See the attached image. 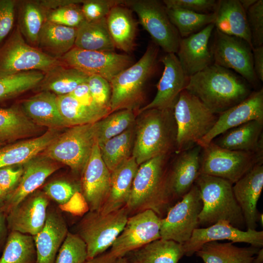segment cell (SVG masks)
Instances as JSON below:
<instances>
[{
    "mask_svg": "<svg viewBox=\"0 0 263 263\" xmlns=\"http://www.w3.org/2000/svg\"><path fill=\"white\" fill-rule=\"evenodd\" d=\"M219 115L245 99L249 84L233 71L214 63L190 76L185 89Z\"/></svg>",
    "mask_w": 263,
    "mask_h": 263,
    "instance_id": "obj_1",
    "label": "cell"
},
{
    "mask_svg": "<svg viewBox=\"0 0 263 263\" xmlns=\"http://www.w3.org/2000/svg\"><path fill=\"white\" fill-rule=\"evenodd\" d=\"M169 154L153 157L139 166L125 207L129 215L151 210L164 218L174 202L168 186Z\"/></svg>",
    "mask_w": 263,
    "mask_h": 263,
    "instance_id": "obj_2",
    "label": "cell"
},
{
    "mask_svg": "<svg viewBox=\"0 0 263 263\" xmlns=\"http://www.w3.org/2000/svg\"><path fill=\"white\" fill-rule=\"evenodd\" d=\"M138 115L132 156L139 166L176 148L177 130L173 109H150Z\"/></svg>",
    "mask_w": 263,
    "mask_h": 263,
    "instance_id": "obj_3",
    "label": "cell"
},
{
    "mask_svg": "<svg viewBox=\"0 0 263 263\" xmlns=\"http://www.w3.org/2000/svg\"><path fill=\"white\" fill-rule=\"evenodd\" d=\"M195 184L203 202L199 215L200 226L206 227L221 220L244 230L245 226L242 210L233 193V184L225 179L200 173Z\"/></svg>",
    "mask_w": 263,
    "mask_h": 263,
    "instance_id": "obj_4",
    "label": "cell"
},
{
    "mask_svg": "<svg viewBox=\"0 0 263 263\" xmlns=\"http://www.w3.org/2000/svg\"><path fill=\"white\" fill-rule=\"evenodd\" d=\"M158 46L149 44L142 57L116 75L110 82L112 90L111 113L123 109H139L144 88L155 69Z\"/></svg>",
    "mask_w": 263,
    "mask_h": 263,
    "instance_id": "obj_5",
    "label": "cell"
},
{
    "mask_svg": "<svg viewBox=\"0 0 263 263\" xmlns=\"http://www.w3.org/2000/svg\"><path fill=\"white\" fill-rule=\"evenodd\" d=\"M178 152L197 144L212 128L218 117L197 97L183 90L173 108Z\"/></svg>",
    "mask_w": 263,
    "mask_h": 263,
    "instance_id": "obj_6",
    "label": "cell"
},
{
    "mask_svg": "<svg viewBox=\"0 0 263 263\" xmlns=\"http://www.w3.org/2000/svg\"><path fill=\"white\" fill-rule=\"evenodd\" d=\"M96 123L68 128L44 150V155L81 175L96 142Z\"/></svg>",
    "mask_w": 263,
    "mask_h": 263,
    "instance_id": "obj_7",
    "label": "cell"
},
{
    "mask_svg": "<svg viewBox=\"0 0 263 263\" xmlns=\"http://www.w3.org/2000/svg\"><path fill=\"white\" fill-rule=\"evenodd\" d=\"M61 61L28 43L17 26L0 47V77L39 71L44 73Z\"/></svg>",
    "mask_w": 263,
    "mask_h": 263,
    "instance_id": "obj_8",
    "label": "cell"
},
{
    "mask_svg": "<svg viewBox=\"0 0 263 263\" xmlns=\"http://www.w3.org/2000/svg\"><path fill=\"white\" fill-rule=\"evenodd\" d=\"M129 217L125 207L106 214L96 211H89L85 214L78 225L77 234L86 244L87 260L111 247Z\"/></svg>",
    "mask_w": 263,
    "mask_h": 263,
    "instance_id": "obj_9",
    "label": "cell"
},
{
    "mask_svg": "<svg viewBox=\"0 0 263 263\" xmlns=\"http://www.w3.org/2000/svg\"><path fill=\"white\" fill-rule=\"evenodd\" d=\"M260 163L263 154L227 150L211 141L202 148L200 173L225 179L233 185Z\"/></svg>",
    "mask_w": 263,
    "mask_h": 263,
    "instance_id": "obj_10",
    "label": "cell"
},
{
    "mask_svg": "<svg viewBox=\"0 0 263 263\" xmlns=\"http://www.w3.org/2000/svg\"><path fill=\"white\" fill-rule=\"evenodd\" d=\"M123 5L135 12L139 22L154 44L167 53L176 54L180 37L172 24L163 3L157 0H124Z\"/></svg>",
    "mask_w": 263,
    "mask_h": 263,
    "instance_id": "obj_11",
    "label": "cell"
},
{
    "mask_svg": "<svg viewBox=\"0 0 263 263\" xmlns=\"http://www.w3.org/2000/svg\"><path fill=\"white\" fill-rule=\"evenodd\" d=\"M203 207L200 191L194 184L189 191L168 209L161 219V239L183 244L200 227L199 215Z\"/></svg>",
    "mask_w": 263,
    "mask_h": 263,
    "instance_id": "obj_12",
    "label": "cell"
},
{
    "mask_svg": "<svg viewBox=\"0 0 263 263\" xmlns=\"http://www.w3.org/2000/svg\"><path fill=\"white\" fill-rule=\"evenodd\" d=\"M210 50L213 63L238 74L249 84L255 86L257 79L254 71L252 48L240 38L225 34L215 29Z\"/></svg>",
    "mask_w": 263,
    "mask_h": 263,
    "instance_id": "obj_13",
    "label": "cell"
},
{
    "mask_svg": "<svg viewBox=\"0 0 263 263\" xmlns=\"http://www.w3.org/2000/svg\"><path fill=\"white\" fill-rule=\"evenodd\" d=\"M59 59L66 66L89 75H97L109 82L134 63L131 56L115 52L86 50L74 47Z\"/></svg>",
    "mask_w": 263,
    "mask_h": 263,
    "instance_id": "obj_14",
    "label": "cell"
},
{
    "mask_svg": "<svg viewBox=\"0 0 263 263\" xmlns=\"http://www.w3.org/2000/svg\"><path fill=\"white\" fill-rule=\"evenodd\" d=\"M161 218L151 210L129 216L110 250L117 258L161 239Z\"/></svg>",
    "mask_w": 263,
    "mask_h": 263,
    "instance_id": "obj_15",
    "label": "cell"
},
{
    "mask_svg": "<svg viewBox=\"0 0 263 263\" xmlns=\"http://www.w3.org/2000/svg\"><path fill=\"white\" fill-rule=\"evenodd\" d=\"M225 240L261 248L263 246V231L242 230L226 221L221 220L209 226L195 229L190 239L183 244L185 255L192 256L207 243Z\"/></svg>",
    "mask_w": 263,
    "mask_h": 263,
    "instance_id": "obj_16",
    "label": "cell"
},
{
    "mask_svg": "<svg viewBox=\"0 0 263 263\" xmlns=\"http://www.w3.org/2000/svg\"><path fill=\"white\" fill-rule=\"evenodd\" d=\"M160 61L164 67L157 85L156 94L150 103L139 109L138 114L150 109H173L180 94L188 84L189 77L184 72L175 54L167 53Z\"/></svg>",
    "mask_w": 263,
    "mask_h": 263,
    "instance_id": "obj_17",
    "label": "cell"
},
{
    "mask_svg": "<svg viewBox=\"0 0 263 263\" xmlns=\"http://www.w3.org/2000/svg\"><path fill=\"white\" fill-rule=\"evenodd\" d=\"M252 120L263 122V89L251 93L244 100L218 115L210 131L197 143L202 148L226 131Z\"/></svg>",
    "mask_w": 263,
    "mask_h": 263,
    "instance_id": "obj_18",
    "label": "cell"
},
{
    "mask_svg": "<svg viewBox=\"0 0 263 263\" xmlns=\"http://www.w3.org/2000/svg\"><path fill=\"white\" fill-rule=\"evenodd\" d=\"M49 198L43 191L36 190L21 201L7 214L9 231L34 236L43 228Z\"/></svg>",
    "mask_w": 263,
    "mask_h": 263,
    "instance_id": "obj_19",
    "label": "cell"
},
{
    "mask_svg": "<svg viewBox=\"0 0 263 263\" xmlns=\"http://www.w3.org/2000/svg\"><path fill=\"white\" fill-rule=\"evenodd\" d=\"M81 176V193L89 211H99L109 192L111 171L102 158L97 141Z\"/></svg>",
    "mask_w": 263,
    "mask_h": 263,
    "instance_id": "obj_20",
    "label": "cell"
},
{
    "mask_svg": "<svg viewBox=\"0 0 263 263\" xmlns=\"http://www.w3.org/2000/svg\"><path fill=\"white\" fill-rule=\"evenodd\" d=\"M23 166V172L19 183L3 202V208L6 215L26 197L37 190L46 179L60 168L57 162L45 155L37 156Z\"/></svg>",
    "mask_w": 263,
    "mask_h": 263,
    "instance_id": "obj_21",
    "label": "cell"
},
{
    "mask_svg": "<svg viewBox=\"0 0 263 263\" xmlns=\"http://www.w3.org/2000/svg\"><path fill=\"white\" fill-rule=\"evenodd\" d=\"M214 28L211 23L196 33L181 38L176 56L188 77L213 63L208 44Z\"/></svg>",
    "mask_w": 263,
    "mask_h": 263,
    "instance_id": "obj_22",
    "label": "cell"
},
{
    "mask_svg": "<svg viewBox=\"0 0 263 263\" xmlns=\"http://www.w3.org/2000/svg\"><path fill=\"white\" fill-rule=\"evenodd\" d=\"M263 188V163L256 165L233 185L235 198L243 212L247 229H256L261 213L257 203Z\"/></svg>",
    "mask_w": 263,
    "mask_h": 263,
    "instance_id": "obj_23",
    "label": "cell"
},
{
    "mask_svg": "<svg viewBox=\"0 0 263 263\" xmlns=\"http://www.w3.org/2000/svg\"><path fill=\"white\" fill-rule=\"evenodd\" d=\"M201 150L196 144L178 152L168 169V186L174 202L180 200L189 191L200 174Z\"/></svg>",
    "mask_w": 263,
    "mask_h": 263,
    "instance_id": "obj_24",
    "label": "cell"
},
{
    "mask_svg": "<svg viewBox=\"0 0 263 263\" xmlns=\"http://www.w3.org/2000/svg\"><path fill=\"white\" fill-rule=\"evenodd\" d=\"M68 232L65 221L59 212L48 209L43 228L33 236L37 253L36 263H55Z\"/></svg>",
    "mask_w": 263,
    "mask_h": 263,
    "instance_id": "obj_25",
    "label": "cell"
},
{
    "mask_svg": "<svg viewBox=\"0 0 263 263\" xmlns=\"http://www.w3.org/2000/svg\"><path fill=\"white\" fill-rule=\"evenodd\" d=\"M138 167L134 158L131 156L111 172L109 192L99 212L106 214L126 206Z\"/></svg>",
    "mask_w": 263,
    "mask_h": 263,
    "instance_id": "obj_26",
    "label": "cell"
},
{
    "mask_svg": "<svg viewBox=\"0 0 263 263\" xmlns=\"http://www.w3.org/2000/svg\"><path fill=\"white\" fill-rule=\"evenodd\" d=\"M59 131L49 129L40 135L0 147V168L24 164L44 151L59 135Z\"/></svg>",
    "mask_w": 263,
    "mask_h": 263,
    "instance_id": "obj_27",
    "label": "cell"
},
{
    "mask_svg": "<svg viewBox=\"0 0 263 263\" xmlns=\"http://www.w3.org/2000/svg\"><path fill=\"white\" fill-rule=\"evenodd\" d=\"M263 122L252 120L226 131L212 141L227 150L263 154Z\"/></svg>",
    "mask_w": 263,
    "mask_h": 263,
    "instance_id": "obj_28",
    "label": "cell"
},
{
    "mask_svg": "<svg viewBox=\"0 0 263 263\" xmlns=\"http://www.w3.org/2000/svg\"><path fill=\"white\" fill-rule=\"evenodd\" d=\"M22 110L35 124L48 129L60 130L66 128L57 104V95L42 91L24 100Z\"/></svg>",
    "mask_w": 263,
    "mask_h": 263,
    "instance_id": "obj_29",
    "label": "cell"
},
{
    "mask_svg": "<svg viewBox=\"0 0 263 263\" xmlns=\"http://www.w3.org/2000/svg\"><path fill=\"white\" fill-rule=\"evenodd\" d=\"M213 24L221 32L240 38L252 48L246 12L239 0H219L214 12Z\"/></svg>",
    "mask_w": 263,
    "mask_h": 263,
    "instance_id": "obj_30",
    "label": "cell"
},
{
    "mask_svg": "<svg viewBox=\"0 0 263 263\" xmlns=\"http://www.w3.org/2000/svg\"><path fill=\"white\" fill-rule=\"evenodd\" d=\"M132 11L123 4L113 7L106 17L108 29L115 48L127 53L135 46L136 23Z\"/></svg>",
    "mask_w": 263,
    "mask_h": 263,
    "instance_id": "obj_31",
    "label": "cell"
},
{
    "mask_svg": "<svg viewBox=\"0 0 263 263\" xmlns=\"http://www.w3.org/2000/svg\"><path fill=\"white\" fill-rule=\"evenodd\" d=\"M42 128L31 120L18 106L0 107V140L6 144L37 136Z\"/></svg>",
    "mask_w": 263,
    "mask_h": 263,
    "instance_id": "obj_32",
    "label": "cell"
},
{
    "mask_svg": "<svg viewBox=\"0 0 263 263\" xmlns=\"http://www.w3.org/2000/svg\"><path fill=\"white\" fill-rule=\"evenodd\" d=\"M260 248L252 245L238 247L231 242L213 241L204 244L195 253L204 263H255Z\"/></svg>",
    "mask_w": 263,
    "mask_h": 263,
    "instance_id": "obj_33",
    "label": "cell"
},
{
    "mask_svg": "<svg viewBox=\"0 0 263 263\" xmlns=\"http://www.w3.org/2000/svg\"><path fill=\"white\" fill-rule=\"evenodd\" d=\"M184 255L182 244L159 239L129 252L125 256L128 263H178Z\"/></svg>",
    "mask_w": 263,
    "mask_h": 263,
    "instance_id": "obj_34",
    "label": "cell"
},
{
    "mask_svg": "<svg viewBox=\"0 0 263 263\" xmlns=\"http://www.w3.org/2000/svg\"><path fill=\"white\" fill-rule=\"evenodd\" d=\"M76 28L46 21L40 32L37 45L44 52L59 59L75 46Z\"/></svg>",
    "mask_w": 263,
    "mask_h": 263,
    "instance_id": "obj_35",
    "label": "cell"
},
{
    "mask_svg": "<svg viewBox=\"0 0 263 263\" xmlns=\"http://www.w3.org/2000/svg\"><path fill=\"white\" fill-rule=\"evenodd\" d=\"M89 75L62 64L45 73L38 86L41 91H49L57 95L68 94L79 85L87 82Z\"/></svg>",
    "mask_w": 263,
    "mask_h": 263,
    "instance_id": "obj_36",
    "label": "cell"
},
{
    "mask_svg": "<svg viewBox=\"0 0 263 263\" xmlns=\"http://www.w3.org/2000/svg\"><path fill=\"white\" fill-rule=\"evenodd\" d=\"M75 47L101 52H114L106 18L95 21L84 20L77 28Z\"/></svg>",
    "mask_w": 263,
    "mask_h": 263,
    "instance_id": "obj_37",
    "label": "cell"
},
{
    "mask_svg": "<svg viewBox=\"0 0 263 263\" xmlns=\"http://www.w3.org/2000/svg\"><path fill=\"white\" fill-rule=\"evenodd\" d=\"M18 27L21 35L28 43L37 44L41 30L46 21L47 10L38 0L17 1Z\"/></svg>",
    "mask_w": 263,
    "mask_h": 263,
    "instance_id": "obj_38",
    "label": "cell"
},
{
    "mask_svg": "<svg viewBox=\"0 0 263 263\" xmlns=\"http://www.w3.org/2000/svg\"><path fill=\"white\" fill-rule=\"evenodd\" d=\"M57 104L67 128L95 123L111 113L85 106L70 94L57 95Z\"/></svg>",
    "mask_w": 263,
    "mask_h": 263,
    "instance_id": "obj_39",
    "label": "cell"
},
{
    "mask_svg": "<svg viewBox=\"0 0 263 263\" xmlns=\"http://www.w3.org/2000/svg\"><path fill=\"white\" fill-rule=\"evenodd\" d=\"M36 261L33 237L17 231H9L0 263H36Z\"/></svg>",
    "mask_w": 263,
    "mask_h": 263,
    "instance_id": "obj_40",
    "label": "cell"
},
{
    "mask_svg": "<svg viewBox=\"0 0 263 263\" xmlns=\"http://www.w3.org/2000/svg\"><path fill=\"white\" fill-rule=\"evenodd\" d=\"M135 130L132 126L122 133L98 145L102 158L112 172L132 152Z\"/></svg>",
    "mask_w": 263,
    "mask_h": 263,
    "instance_id": "obj_41",
    "label": "cell"
},
{
    "mask_svg": "<svg viewBox=\"0 0 263 263\" xmlns=\"http://www.w3.org/2000/svg\"><path fill=\"white\" fill-rule=\"evenodd\" d=\"M166 10L181 38L199 32L214 20V12L202 14L176 8H166Z\"/></svg>",
    "mask_w": 263,
    "mask_h": 263,
    "instance_id": "obj_42",
    "label": "cell"
},
{
    "mask_svg": "<svg viewBox=\"0 0 263 263\" xmlns=\"http://www.w3.org/2000/svg\"><path fill=\"white\" fill-rule=\"evenodd\" d=\"M134 111L123 109L110 113L96 122V141L100 145L133 126Z\"/></svg>",
    "mask_w": 263,
    "mask_h": 263,
    "instance_id": "obj_43",
    "label": "cell"
},
{
    "mask_svg": "<svg viewBox=\"0 0 263 263\" xmlns=\"http://www.w3.org/2000/svg\"><path fill=\"white\" fill-rule=\"evenodd\" d=\"M44 75L41 71H30L0 77V102L38 86Z\"/></svg>",
    "mask_w": 263,
    "mask_h": 263,
    "instance_id": "obj_44",
    "label": "cell"
},
{
    "mask_svg": "<svg viewBox=\"0 0 263 263\" xmlns=\"http://www.w3.org/2000/svg\"><path fill=\"white\" fill-rule=\"evenodd\" d=\"M86 244L77 233L68 232L57 254L55 263H85Z\"/></svg>",
    "mask_w": 263,
    "mask_h": 263,
    "instance_id": "obj_45",
    "label": "cell"
},
{
    "mask_svg": "<svg viewBox=\"0 0 263 263\" xmlns=\"http://www.w3.org/2000/svg\"><path fill=\"white\" fill-rule=\"evenodd\" d=\"M85 20L80 4H73L47 11L46 21L77 28Z\"/></svg>",
    "mask_w": 263,
    "mask_h": 263,
    "instance_id": "obj_46",
    "label": "cell"
},
{
    "mask_svg": "<svg viewBox=\"0 0 263 263\" xmlns=\"http://www.w3.org/2000/svg\"><path fill=\"white\" fill-rule=\"evenodd\" d=\"M246 18L253 48L263 46V0H257L248 9Z\"/></svg>",
    "mask_w": 263,
    "mask_h": 263,
    "instance_id": "obj_47",
    "label": "cell"
},
{
    "mask_svg": "<svg viewBox=\"0 0 263 263\" xmlns=\"http://www.w3.org/2000/svg\"><path fill=\"white\" fill-rule=\"evenodd\" d=\"M123 0H84L81 11L85 20L95 21L106 18L112 8L123 4Z\"/></svg>",
    "mask_w": 263,
    "mask_h": 263,
    "instance_id": "obj_48",
    "label": "cell"
},
{
    "mask_svg": "<svg viewBox=\"0 0 263 263\" xmlns=\"http://www.w3.org/2000/svg\"><path fill=\"white\" fill-rule=\"evenodd\" d=\"M87 83L96 105L111 112L112 90L110 82L101 76L93 75H89Z\"/></svg>",
    "mask_w": 263,
    "mask_h": 263,
    "instance_id": "obj_49",
    "label": "cell"
},
{
    "mask_svg": "<svg viewBox=\"0 0 263 263\" xmlns=\"http://www.w3.org/2000/svg\"><path fill=\"white\" fill-rule=\"evenodd\" d=\"M78 191L74 185L64 180L52 181L46 184L43 190L49 198L54 200L59 205L66 203Z\"/></svg>",
    "mask_w": 263,
    "mask_h": 263,
    "instance_id": "obj_50",
    "label": "cell"
},
{
    "mask_svg": "<svg viewBox=\"0 0 263 263\" xmlns=\"http://www.w3.org/2000/svg\"><path fill=\"white\" fill-rule=\"evenodd\" d=\"M162 2L167 8H180L196 13L207 14L214 12L217 0H164Z\"/></svg>",
    "mask_w": 263,
    "mask_h": 263,
    "instance_id": "obj_51",
    "label": "cell"
},
{
    "mask_svg": "<svg viewBox=\"0 0 263 263\" xmlns=\"http://www.w3.org/2000/svg\"><path fill=\"white\" fill-rule=\"evenodd\" d=\"M17 3L15 0H0V47L13 28Z\"/></svg>",
    "mask_w": 263,
    "mask_h": 263,
    "instance_id": "obj_52",
    "label": "cell"
},
{
    "mask_svg": "<svg viewBox=\"0 0 263 263\" xmlns=\"http://www.w3.org/2000/svg\"><path fill=\"white\" fill-rule=\"evenodd\" d=\"M23 172V165L0 168V186L7 195L16 188Z\"/></svg>",
    "mask_w": 263,
    "mask_h": 263,
    "instance_id": "obj_53",
    "label": "cell"
},
{
    "mask_svg": "<svg viewBox=\"0 0 263 263\" xmlns=\"http://www.w3.org/2000/svg\"><path fill=\"white\" fill-rule=\"evenodd\" d=\"M85 204H87L85 198L82 194L78 191L66 203L59 205V208L63 211L73 214L80 215L89 211L88 208L79 206V205Z\"/></svg>",
    "mask_w": 263,
    "mask_h": 263,
    "instance_id": "obj_54",
    "label": "cell"
},
{
    "mask_svg": "<svg viewBox=\"0 0 263 263\" xmlns=\"http://www.w3.org/2000/svg\"><path fill=\"white\" fill-rule=\"evenodd\" d=\"M69 94L85 106L96 110H106L110 112L109 110L102 109L96 105L93 98L87 82L79 85Z\"/></svg>",
    "mask_w": 263,
    "mask_h": 263,
    "instance_id": "obj_55",
    "label": "cell"
},
{
    "mask_svg": "<svg viewBox=\"0 0 263 263\" xmlns=\"http://www.w3.org/2000/svg\"><path fill=\"white\" fill-rule=\"evenodd\" d=\"M253 68L258 80L263 81V46L252 49Z\"/></svg>",
    "mask_w": 263,
    "mask_h": 263,
    "instance_id": "obj_56",
    "label": "cell"
},
{
    "mask_svg": "<svg viewBox=\"0 0 263 263\" xmlns=\"http://www.w3.org/2000/svg\"><path fill=\"white\" fill-rule=\"evenodd\" d=\"M38 1L44 9L49 11L70 4H81L84 0H43Z\"/></svg>",
    "mask_w": 263,
    "mask_h": 263,
    "instance_id": "obj_57",
    "label": "cell"
},
{
    "mask_svg": "<svg viewBox=\"0 0 263 263\" xmlns=\"http://www.w3.org/2000/svg\"><path fill=\"white\" fill-rule=\"evenodd\" d=\"M3 202L0 201V252L3 248L9 232L7 224V215L3 208Z\"/></svg>",
    "mask_w": 263,
    "mask_h": 263,
    "instance_id": "obj_58",
    "label": "cell"
},
{
    "mask_svg": "<svg viewBox=\"0 0 263 263\" xmlns=\"http://www.w3.org/2000/svg\"><path fill=\"white\" fill-rule=\"evenodd\" d=\"M117 257L110 251L87 260L85 263H113Z\"/></svg>",
    "mask_w": 263,
    "mask_h": 263,
    "instance_id": "obj_59",
    "label": "cell"
},
{
    "mask_svg": "<svg viewBox=\"0 0 263 263\" xmlns=\"http://www.w3.org/2000/svg\"><path fill=\"white\" fill-rule=\"evenodd\" d=\"M244 9L246 11L253 5L257 0H239Z\"/></svg>",
    "mask_w": 263,
    "mask_h": 263,
    "instance_id": "obj_60",
    "label": "cell"
},
{
    "mask_svg": "<svg viewBox=\"0 0 263 263\" xmlns=\"http://www.w3.org/2000/svg\"><path fill=\"white\" fill-rule=\"evenodd\" d=\"M263 249L260 248L255 256V263H263Z\"/></svg>",
    "mask_w": 263,
    "mask_h": 263,
    "instance_id": "obj_61",
    "label": "cell"
},
{
    "mask_svg": "<svg viewBox=\"0 0 263 263\" xmlns=\"http://www.w3.org/2000/svg\"><path fill=\"white\" fill-rule=\"evenodd\" d=\"M113 263H128V262L127 259L124 256L117 258Z\"/></svg>",
    "mask_w": 263,
    "mask_h": 263,
    "instance_id": "obj_62",
    "label": "cell"
},
{
    "mask_svg": "<svg viewBox=\"0 0 263 263\" xmlns=\"http://www.w3.org/2000/svg\"><path fill=\"white\" fill-rule=\"evenodd\" d=\"M7 196V194L4 192L0 186V201L4 202Z\"/></svg>",
    "mask_w": 263,
    "mask_h": 263,
    "instance_id": "obj_63",
    "label": "cell"
},
{
    "mask_svg": "<svg viewBox=\"0 0 263 263\" xmlns=\"http://www.w3.org/2000/svg\"><path fill=\"white\" fill-rule=\"evenodd\" d=\"M5 144H6L5 143H4V142L0 140V147L4 146Z\"/></svg>",
    "mask_w": 263,
    "mask_h": 263,
    "instance_id": "obj_64",
    "label": "cell"
}]
</instances>
